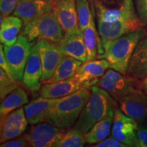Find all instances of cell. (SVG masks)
I'll use <instances>...</instances> for the list:
<instances>
[{"instance_id": "cell-1", "label": "cell", "mask_w": 147, "mask_h": 147, "mask_svg": "<svg viewBox=\"0 0 147 147\" xmlns=\"http://www.w3.org/2000/svg\"><path fill=\"white\" fill-rule=\"evenodd\" d=\"M104 51L116 39L144 27L134 0H90Z\"/></svg>"}, {"instance_id": "cell-2", "label": "cell", "mask_w": 147, "mask_h": 147, "mask_svg": "<svg viewBox=\"0 0 147 147\" xmlns=\"http://www.w3.org/2000/svg\"><path fill=\"white\" fill-rule=\"evenodd\" d=\"M91 84L62 97L49 112L47 120L57 127L68 129L74 126L91 94Z\"/></svg>"}, {"instance_id": "cell-3", "label": "cell", "mask_w": 147, "mask_h": 147, "mask_svg": "<svg viewBox=\"0 0 147 147\" xmlns=\"http://www.w3.org/2000/svg\"><path fill=\"white\" fill-rule=\"evenodd\" d=\"M118 104L105 90L97 85H92L89 100L73 128L87 133L96 123L115 113L118 108Z\"/></svg>"}, {"instance_id": "cell-4", "label": "cell", "mask_w": 147, "mask_h": 147, "mask_svg": "<svg viewBox=\"0 0 147 147\" xmlns=\"http://www.w3.org/2000/svg\"><path fill=\"white\" fill-rule=\"evenodd\" d=\"M147 32L144 27L123 35L112 42L97 58L105 59L110 63V67L123 74H126L129 61L138 43L146 37Z\"/></svg>"}, {"instance_id": "cell-5", "label": "cell", "mask_w": 147, "mask_h": 147, "mask_svg": "<svg viewBox=\"0 0 147 147\" xmlns=\"http://www.w3.org/2000/svg\"><path fill=\"white\" fill-rule=\"evenodd\" d=\"M21 35L30 42L42 38L59 44L63 38L64 32L51 10L34 21L24 24Z\"/></svg>"}, {"instance_id": "cell-6", "label": "cell", "mask_w": 147, "mask_h": 147, "mask_svg": "<svg viewBox=\"0 0 147 147\" xmlns=\"http://www.w3.org/2000/svg\"><path fill=\"white\" fill-rule=\"evenodd\" d=\"M95 85L107 91L117 102L132 92L142 89V82L139 78L123 74L114 69H108Z\"/></svg>"}, {"instance_id": "cell-7", "label": "cell", "mask_w": 147, "mask_h": 147, "mask_svg": "<svg viewBox=\"0 0 147 147\" xmlns=\"http://www.w3.org/2000/svg\"><path fill=\"white\" fill-rule=\"evenodd\" d=\"M32 45L23 36H18L15 43L11 46L3 45V52L18 81H23L24 71L31 54Z\"/></svg>"}, {"instance_id": "cell-8", "label": "cell", "mask_w": 147, "mask_h": 147, "mask_svg": "<svg viewBox=\"0 0 147 147\" xmlns=\"http://www.w3.org/2000/svg\"><path fill=\"white\" fill-rule=\"evenodd\" d=\"M66 130L53 125L47 121H42L34 125L25 136L32 146L57 147Z\"/></svg>"}, {"instance_id": "cell-9", "label": "cell", "mask_w": 147, "mask_h": 147, "mask_svg": "<svg viewBox=\"0 0 147 147\" xmlns=\"http://www.w3.org/2000/svg\"><path fill=\"white\" fill-rule=\"evenodd\" d=\"M36 44L38 46L42 65L41 82L44 83L53 74L65 55L61 49L59 44L42 38L37 40Z\"/></svg>"}, {"instance_id": "cell-10", "label": "cell", "mask_w": 147, "mask_h": 147, "mask_svg": "<svg viewBox=\"0 0 147 147\" xmlns=\"http://www.w3.org/2000/svg\"><path fill=\"white\" fill-rule=\"evenodd\" d=\"M138 121L128 117L119 108L115 112L111 136L128 146L136 145Z\"/></svg>"}, {"instance_id": "cell-11", "label": "cell", "mask_w": 147, "mask_h": 147, "mask_svg": "<svg viewBox=\"0 0 147 147\" xmlns=\"http://www.w3.org/2000/svg\"><path fill=\"white\" fill-rule=\"evenodd\" d=\"M52 10L64 34L81 31L79 27L76 0H55L53 2Z\"/></svg>"}, {"instance_id": "cell-12", "label": "cell", "mask_w": 147, "mask_h": 147, "mask_svg": "<svg viewBox=\"0 0 147 147\" xmlns=\"http://www.w3.org/2000/svg\"><path fill=\"white\" fill-rule=\"evenodd\" d=\"M28 123L23 108L21 107L11 112L1 119L0 142L3 143L21 136Z\"/></svg>"}, {"instance_id": "cell-13", "label": "cell", "mask_w": 147, "mask_h": 147, "mask_svg": "<svg viewBox=\"0 0 147 147\" xmlns=\"http://www.w3.org/2000/svg\"><path fill=\"white\" fill-rule=\"evenodd\" d=\"M120 110L136 121H142L147 117V95L142 89L123 97L118 101Z\"/></svg>"}, {"instance_id": "cell-14", "label": "cell", "mask_w": 147, "mask_h": 147, "mask_svg": "<svg viewBox=\"0 0 147 147\" xmlns=\"http://www.w3.org/2000/svg\"><path fill=\"white\" fill-rule=\"evenodd\" d=\"M97 80L83 82L80 81L77 77L74 76L66 80L53 83L43 84L40 90V95L46 98H59L70 95L88 84L95 85Z\"/></svg>"}, {"instance_id": "cell-15", "label": "cell", "mask_w": 147, "mask_h": 147, "mask_svg": "<svg viewBox=\"0 0 147 147\" xmlns=\"http://www.w3.org/2000/svg\"><path fill=\"white\" fill-rule=\"evenodd\" d=\"M42 65L39 49L37 44L32 46L31 54L27 61L23 77V83L32 93L41 89Z\"/></svg>"}, {"instance_id": "cell-16", "label": "cell", "mask_w": 147, "mask_h": 147, "mask_svg": "<svg viewBox=\"0 0 147 147\" xmlns=\"http://www.w3.org/2000/svg\"><path fill=\"white\" fill-rule=\"evenodd\" d=\"M53 8V2L46 0H20L13 12L24 24L34 21Z\"/></svg>"}, {"instance_id": "cell-17", "label": "cell", "mask_w": 147, "mask_h": 147, "mask_svg": "<svg viewBox=\"0 0 147 147\" xmlns=\"http://www.w3.org/2000/svg\"><path fill=\"white\" fill-rule=\"evenodd\" d=\"M59 98L40 97L25 106L24 110L29 124H38L47 120L51 108L60 100Z\"/></svg>"}, {"instance_id": "cell-18", "label": "cell", "mask_w": 147, "mask_h": 147, "mask_svg": "<svg viewBox=\"0 0 147 147\" xmlns=\"http://www.w3.org/2000/svg\"><path fill=\"white\" fill-rule=\"evenodd\" d=\"M59 44L65 55L76 59L82 63L87 61V52L82 31L65 34Z\"/></svg>"}, {"instance_id": "cell-19", "label": "cell", "mask_w": 147, "mask_h": 147, "mask_svg": "<svg viewBox=\"0 0 147 147\" xmlns=\"http://www.w3.org/2000/svg\"><path fill=\"white\" fill-rule=\"evenodd\" d=\"M126 74L139 79L147 76V37L138 43L129 63Z\"/></svg>"}, {"instance_id": "cell-20", "label": "cell", "mask_w": 147, "mask_h": 147, "mask_svg": "<svg viewBox=\"0 0 147 147\" xmlns=\"http://www.w3.org/2000/svg\"><path fill=\"white\" fill-rule=\"evenodd\" d=\"M109 68L110 63L105 59L87 61L78 67L74 76L81 82H91L101 78Z\"/></svg>"}, {"instance_id": "cell-21", "label": "cell", "mask_w": 147, "mask_h": 147, "mask_svg": "<svg viewBox=\"0 0 147 147\" xmlns=\"http://www.w3.org/2000/svg\"><path fill=\"white\" fill-rule=\"evenodd\" d=\"M91 16L89 24L87 28H85L82 32L84 44L87 52V61H91L97 58V53H98L99 55L103 54L104 53L98 31L97 30V29H96L95 26L94 10L91 3Z\"/></svg>"}, {"instance_id": "cell-22", "label": "cell", "mask_w": 147, "mask_h": 147, "mask_svg": "<svg viewBox=\"0 0 147 147\" xmlns=\"http://www.w3.org/2000/svg\"><path fill=\"white\" fill-rule=\"evenodd\" d=\"M23 22L16 16H1L0 40L5 46H11L15 43L21 32Z\"/></svg>"}, {"instance_id": "cell-23", "label": "cell", "mask_w": 147, "mask_h": 147, "mask_svg": "<svg viewBox=\"0 0 147 147\" xmlns=\"http://www.w3.org/2000/svg\"><path fill=\"white\" fill-rule=\"evenodd\" d=\"M82 62L70 56L65 55L60 61L53 74L43 84L53 83V82L66 80L73 77L78 70V67L82 65Z\"/></svg>"}, {"instance_id": "cell-24", "label": "cell", "mask_w": 147, "mask_h": 147, "mask_svg": "<svg viewBox=\"0 0 147 147\" xmlns=\"http://www.w3.org/2000/svg\"><path fill=\"white\" fill-rule=\"evenodd\" d=\"M115 113L95 123L87 133L84 134L86 144H94L100 142L108 137L111 131Z\"/></svg>"}, {"instance_id": "cell-25", "label": "cell", "mask_w": 147, "mask_h": 147, "mask_svg": "<svg viewBox=\"0 0 147 147\" xmlns=\"http://www.w3.org/2000/svg\"><path fill=\"white\" fill-rule=\"evenodd\" d=\"M28 103L29 98L26 92L21 87H16L1 100L0 106L1 119Z\"/></svg>"}, {"instance_id": "cell-26", "label": "cell", "mask_w": 147, "mask_h": 147, "mask_svg": "<svg viewBox=\"0 0 147 147\" xmlns=\"http://www.w3.org/2000/svg\"><path fill=\"white\" fill-rule=\"evenodd\" d=\"M85 143L84 134L72 127L66 130L57 147H82Z\"/></svg>"}, {"instance_id": "cell-27", "label": "cell", "mask_w": 147, "mask_h": 147, "mask_svg": "<svg viewBox=\"0 0 147 147\" xmlns=\"http://www.w3.org/2000/svg\"><path fill=\"white\" fill-rule=\"evenodd\" d=\"M78 23L82 32L89 25L91 16V3L89 0H76Z\"/></svg>"}, {"instance_id": "cell-28", "label": "cell", "mask_w": 147, "mask_h": 147, "mask_svg": "<svg viewBox=\"0 0 147 147\" xmlns=\"http://www.w3.org/2000/svg\"><path fill=\"white\" fill-rule=\"evenodd\" d=\"M18 83L12 81L7 76L5 71L1 68L0 69V99L1 101L9 93L18 87Z\"/></svg>"}, {"instance_id": "cell-29", "label": "cell", "mask_w": 147, "mask_h": 147, "mask_svg": "<svg viewBox=\"0 0 147 147\" xmlns=\"http://www.w3.org/2000/svg\"><path fill=\"white\" fill-rule=\"evenodd\" d=\"M20 0H0L1 16L5 17L13 13Z\"/></svg>"}, {"instance_id": "cell-30", "label": "cell", "mask_w": 147, "mask_h": 147, "mask_svg": "<svg viewBox=\"0 0 147 147\" xmlns=\"http://www.w3.org/2000/svg\"><path fill=\"white\" fill-rule=\"evenodd\" d=\"M0 66L1 68L5 71L6 74L7 76L10 78L12 81L17 83L18 80L16 78L15 75L13 71H12V69H11L10 65H9L8 61H7L6 58H5L4 52H3V46L1 45L0 46Z\"/></svg>"}, {"instance_id": "cell-31", "label": "cell", "mask_w": 147, "mask_h": 147, "mask_svg": "<svg viewBox=\"0 0 147 147\" xmlns=\"http://www.w3.org/2000/svg\"><path fill=\"white\" fill-rule=\"evenodd\" d=\"M134 1L140 19L147 25V0H134Z\"/></svg>"}, {"instance_id": "cell-32", "label": "cell", "mask_w": 147, "mask_h": 147, "mask_svg": "<svg viewBox=\"0 0 147 147\" xmlns=\"http://www.w3.org/2000/svg\"><path fill=\"white\" fill-rule=\"evenodd\" d=\"M0 146L1 147H28L32 146V145L29 143L26 136H23L1 143Z\"/></svg>"}, {"instance_id": "cell-33", "label": "cell", "mask_w": 147, "mask_h": 147, "mask_svg": "<svg viewBox=\"0 0 147 147\" xmlns=\"http://www.w3.org/2000/svg\"><path fill=\"white\" fill-rule=\"evenodd\" d=\"M93 146L96 147H127L128 146L124 143L117 140L114 138L110 137L108 138L104 139V140L101 141L100 142L93 145Z\"/></svg>"}, {"instance_id": "cell-34", "label": "cell", "mask_w": 147, "mask_h": 147, "mask_svg": "<svg viewBox=\"0 0 147 147\" xmlns=\"http://www.w3.org/2000/svg\"><path fill=\"white\" fill-rule=\"evenodd\" d=\"M136 146L147 147V127H140L138 128Z\"/></svg>"}, {"instance_id": "cell-35", "label": "cell", "mask_w": 147, "mask_h": 147, "mask_svg": "<svg viewBox=\"0 0 147 147\" xmlns=\"http://www.w3.org/2000/svg\"><path fill=\"white\" fill-rule=\"evenodd\" d=\"M142 91L147 95V84H142Z\"/></svg>"}, {"instance_id": "cell-36", "label": "cell", "mask_w": 147, "mask_h": 147, "mask_svg": "<svg viewBox=\"0 0 147 147\" xmlns=\"http://www.w3.org/2000/svg\"><path fill=\"white\" fill-rule=\"evenodd\" d=\"M142 84H147V76L143 78Z\"/></svg>"}, {"instance_id": "cell-37", "label": "cell", "mask_w": 147, "mask_h": 147, "mask_svg": "<svg viewBox=\"0 0 147 147\" xmlns=\"http://www.w3.org/2000/svg\"><path fill=\"white\" fill-rule=\"evenodd\" d=\"M46 1H51V2H53V1H55V0H46Z\"/></svg>"}]
</instances>
